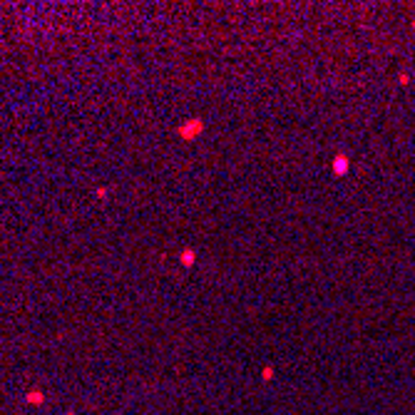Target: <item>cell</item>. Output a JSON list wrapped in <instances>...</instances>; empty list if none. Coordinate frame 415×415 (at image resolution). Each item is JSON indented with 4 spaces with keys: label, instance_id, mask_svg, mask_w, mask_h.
Segmentation results:
<instances>
[{
    "label": "cell",
    "instance_id": "4",
    "mask_svg": "<svg viewBox=\"0 0 415 415\" xmlns=\"http://www.w3.org/2000/svg\"><path fill=\"white\" fill-rule=\"evenodd\" d=\"M273 376H276V368H273V365H264V371H261V378H264V381H271Z\"/></svg>",
    "mask_w": 415,
    "mask_h": 415
},
{
    "label": "cell",
    "instance_id": "1",
    "mask_svg": "<svg viewBox=\"0 0 415 415\" xmlns=\"http://www.w3.org/2000/svg\"><path fill=\"white\" fill-rule=\"evenodd\" d=\"M202 132H204V119L202 117H189L177 127V137L184 142H194L197 137H202Z\"/></svg>",
    "mask_w": 415,
    "mask_h": 415
},
{
    "label": "cell",
    "instance_id": "2",
    "mask_svg": "<svg viewBox=\"0 0 415 415\" xmlns=\"http://www.w3.org/2000/svg\"><path fill=\"white\" fill-rule=\"evenodd\" d=\"M331 169H333V174H336V177L348 174V169H351V159H348V154L338 152V154L333 157V162H331Z\"/></svg>",
    "mask_w": 415,
    "mask_h": 415
},
{
    "label": "cell",
    "instance_id": "6",
    "mask_svg": "<svg viewBox=\"0 0 415 415\" xmlns=\"http://www.w3.org/2000/svg\"><path fill=\"white\" fill-rule=\"evenodd\" d=\"M398 82H400V85H403V87H405V85H408V82H410V75H405V72H403V75H400V77H398Z\"/></svg>",
    "mask_w": 415,
    "mask_h": 415
},
{
    "label": "cell",
    "instance_id": "3",
    "mask_svg": "<svg viewBox=\"0 0 415 415\" xmlns=\"http://www.w3.org/2000/svg\"><path fill=\"white\" fill-rule=\"evenodd\" d=\"M179 264L184 268H192L197 264V249H192V246H187V249H181L179 251Z\"/></svg>",
    "mask_w": 415,
    "mask_h": 415
},
{
    "label": "cell",
    "instance_id": "5",
    "mask_svg": "<svg viewBox=\"0 0 415 415\" xmlns=\"http://www.w3.org/2000/svg\"><path fill=\"white\" fill-rule=\"evenodd\" d=\"M28 400L30 403H42V393H30Z\"/></svg>",
    "mask_w": 415,
    "mask_h": 415
}]
</instances>
